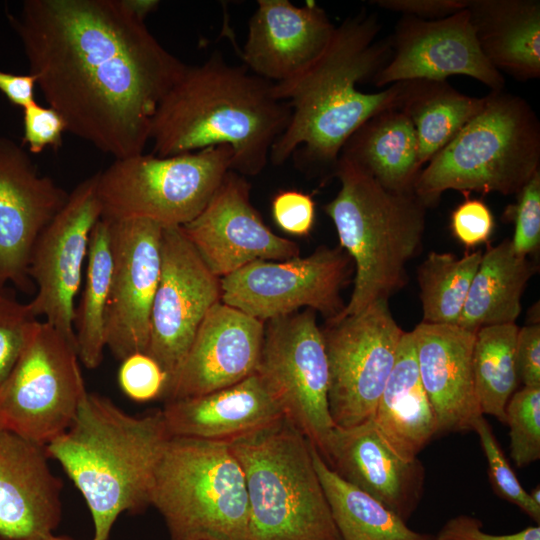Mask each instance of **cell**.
Segmentation results:
<instances>
[{
  "label": "cell",
  "mask_w": 540,
  "mask_h": 540,
  "mask_svg": "<svg viewBox=\"0 0 540 540\" xmlns=\"http://www.w3.org/2000/svg\"><path fill=\"white\" fill-rule=\"evenodd\" d=\"M8 21L66 131L115 159L143 153L186 64L122 0H25Z\"/></svg>",
  "instance_id": "obj_1"
},
{
  "label": "cell",
  "mask_w": 540,
  "mask_h": 540,
  "mask_svg": "<svg viewBox=\"0 0 540 540\" xmlns=\"http://www.w3.org/2000/svg\"><path fill=\"white\" fill-rule=\"evenodd\" d=\"M375 13L362 8L335 26L323 52L291 78L273 83L276 98L291 115L273 144L269 161L279 166L290 158L314 175H334L342 147L374 115L397 108L400 83L365 93L358 84L371 82L391 57L390 39H379Z\"/></svg>",
  "instance_id": "obj_2"
},
{
  "label": "cell",
  "mask_w": 540,
  "mask_h": 540,
  "mask_svg": "<svg viewBox=\"0 0 540 540\" xmlns=\"http://www.w3.org/2000/svg\"><path fill=\"white\" fill-rule=\"evenodd\" d=\"M290 115L272 82L229 64L216 51L201 64L187 65L159 103L149 132L151 154L168 157L226 145L233 153L231 171L254 176L267 165Z\"/></svg>",
  "instance_id": "obj_3"
},
{
  "label": "cell",
  "mask_w": 540,
  "mask_h": 540,
  "mask_svg": "<svg viewBox=\"0 0 540 540\" xmlns=\"http://www.w3.org/2000/svg\"><path fill=\"white\" fill-rule=\"evenodd\" d=\"M170 438L161 410L134 416L86 392L69 428L45 446L83 496L92 540H108L124 512L150 505L153 474Z\"/></svg>",
  "instance_id": "obj_4"
},
{
  "label": "cell",
  "mask_w": 540,
  "mask_h": 540,
  "mask_svg": "<svg viewBox=\"0 0 540 540\" xmlns=\"http://www.w3.org/2000/svg\"><path fill=\"white\" fill-rule=\"evenodd\" d=\"M334 176L340 189L324 211L355 265L353 291L339 319L388 301L406 284V264L421 247L427 207L414 193L384 188L344 158L338 159Z\"/></svg>",
  "instance_id": "obj_5"
},
{
  "label": "cell",
  "mask_w": 540,
  "mask_h": 540,
  "mask_svg": "<svg viewBox=\"0 0 540 540\" xmlns=\"http://www.w3.org/2000/svg\"><path fill=\"white\" fill-rule=\"evenodd\" d=\"M228 443L246 481V540H342L311 444L287 417Z\"/></svg>",
  "instance_id": "obj_6"
},
{
  "label": "cell",
  "mask_w": 540,
  "mask_h": 540,
  "mask_svg": "<svg viewBox=\"0 0 540 540\" xmlns=\"http://www.w3.org/2000/svg\"><path fill=\"white\" fill-rule=\"evenodd\" d=\"M539 170L537 114L524 98L491 91L480 112L422 168L414 194L426 207L447 190L466 197L517 194Z\"/></svg>",
  "instance_id": "obj_7"
},
{
  "label": "cell",
  "mask_w": 540,
  "mask_h": 540,
  "mask_svg": "<svg viewBox=\"0 0 540 540\" xmlns=\"http://www.w3.org/2000/svg\"><path fill=\"white\" fill-rule=\"evenodd\" d=\"M149 503L170 540H246L249 503L242 466L227 441L170 437Z\"/></svg>",
  "instance_id": "obj_8"
},
{
  "label": "cell",
  "mask_w": 540,
  "mask_h": 540,
  "mask_svg": "<svg viewBox=\"0 0 540 540\" xmlns=\"http://www.w3.org/2000/svg\"><path fill=\"white\" fill-rule=\"evenodd\" d=\"M226 145L168 157L138 154L115 159L98 172L101 218L152 220L182 227L197 217L231 170Z\"/></svg>",
  "instance_id": "obj_9"
},
{
  "label": "cell",
  "mask_w": 540,
  "mask_h": 540,
  "mask_svg": "<svg viewBox=\"0 0 540 540\" xmlns=\"http://www.w3.org/2000/svg\"><path fill=\"white\" fill-rule=\"evenodd\" d=\"M86 392L75 342L37 319L0 386V429L46 446L69 428Z\"/></svg>",
  "instance_id": "obj_10"
},
{
  "label": "cell",
  "mask_w": 540,
  "mask_h": 540,
  "mask_svg": "<svg viewBox=\"0 0 540 540\" xmlns=\"http://www.w3.org/2000/svg\"><path fill=\"white\" fill-rule=\"evenodd\" d=\"M329 369L328 405L335 426L350 427L373 417L405 331L387 300L321 328Z\"/></svg>",
  "instance_id": "obj_11"
},
{
  "label": "cell",
  "mask_w": 540,
  "mask_h": 540,
  "mask_svg": "<svg viewBox=\"0 0 540 540\" xmlns=\"http://www.w3.org/2000/svg\"><path fill=\"white\" fill-rule=\"evenodd\" d=\"M256 372L278 399L284 416L321 452L335 425L328 405L327 355L314 310L265 322Z\"/></svg>",
  "instance_id": "obj_12"
},
{
  "label": "cell",
  "mask_w": 540,
  "mask_h": 540,
  "mask_svg": "<svg viewBox=\"0 0 540 540\" xmlns=\"http://www.w3.org/2000/svg\"><path fill=\"white\" fill-rule=\"evenodd\" d=\"M351 261L341 247L325 246L303 258L257 260L220 278L221 302L262 322L302 307L333 320L346 305L340 291Z\"/></svg>",
  "instance_id": "obj_13"
},
{
  "label": "cell",
  "mask_w": 540,
  "mask_h": 540,
  "mask_svg": "<svg viewBox=\"0 0 540 540\" xmlns=\"http://www.w3.org/2000/svg\"><path fill=\"white\" fill-rule=\"evenodd\" d=\"M98 172L81 181L59 212L38 236L29 260L28 276L37 293L29 302L37 318L75 342V299L82 284L90 235L101 219Z\"/></svg>",
  "instance_id": "obj_14"
},
{
  "label": "cell",
  "mask_w": 540,
  "mask_h": 540,
  "mask_svg": "<svg viewBox=\"0 0 540 540\" xmlns=\"http://www.w3.org/2000/svg\"><path fill=\"white\" fill-rule=\"evenodd\" d=\"M220 301V278L207 267L181 227H163L161 273L146 353L160 365L167 380L183 361L209 309Z\"/></svg>",
  "instance_id": "obj_15"
},
{
  "label": "cell",
  "mask_w": 540,
  "mask_h": 540,
  "mask_svg": "<svg viewBox=\"0 0 540 540\" xmlns=\"http://www.w3.org/2000/svg\"><path fill=\"white\" fill-rule=\"evenodd\" d=\"M107 221V220H106ZM112 274L106 348L118 360L147 351L154 296L161 273L163 226L143 218L107 221Z\"/></svg>",
  "instance_id": "obj_16"
},
{
  "label": "cell",
  "mask_w": 540,
  "mask_h": 540,
  "mask_svg": "<svg viewBox=\"0 0 540 540\" xmlns=\"http://www.w3.org/2000/svg\"><path fill=\"white\" fill-rule=\"evenodd\" d=\"M391 57L374 77L376 87L415 80H447L462 75L491 91L505 88V78L485 57L467 9L425 20L402 16L389 37Z\"/></svg>",
  "instance_id": "obj_17"
},
{
  "label": "cell",
  "mask_w": 540,
  "mask_h": 540,
  "mask_svg": "<svg viewBox=\"0 0 540 540\" xmlns=\"http://www.w3.org/2000/svg\"><path fill=\"white\" fill-rule=\"evenodd\" d=\"M181 229L219 278L257 260L282 261L300 253L295 242L267 227L251 204L250 184L231 170L202 212Z\"/></svg>",
  "instance_id": "obj_18"
},
{
  "label": "cell",
  "mask_w": 540,
  "mask_h": 540,
  "mask_svg": "<svg viewBox=\"0 0 540 540\" xmlns=\"http://www.w3.org/2000/svg\"><path fill=\"white\" fill-rule=\"evenodd\" d=\"M68 195L52 178L39 174L26 150L0 137V290L8 283L31 289L33 246Z\"/></svg>",
  "instance_id": "obj_19"
},
{
  "label": "cell",
  "mask_w": 540,
  "mask_h": 540,
  "mask_svg": "<svg viewBox=\"0 0 540 540\" xmlns=\"http://www.w3.org/2000/svg\"><path fill=\"white\" fill-rule=\"evenodd\" d=\"M265 322L218 302L201 324L160 398L165 402L234 385L257 370Z\"/></svg>",
  "instance_id": "obj_20"
},
{
  "label": "cell",
  "mask_w": 540,
  "mask_h": 540,
  "mask_svg": "<svg viewBox=\"0 0 540 540\" xmlns=\"http://www.w3.org/2000/svg\"><path fill=\"white\" fill-rule=\"evenodd\" d=\"M319 453L337 475L404 522L416 510L424 490L425 468L418 458L397 454L372 419L350 427L335 426Z\"/></svg>",
  "instance_id": "obj_21"
},
{
  "label": "cell",
  "mask_w": 540,
  "mask_h": 540,
  "mask_svg": "<svg viewBox=\"0 0 540 540\" xmlns=\"http://www.w3.org/2000/svg\"><path fill=\"white\" fill-rule=\"evenodd\" d=\"M45 446L0 429V540H36L62 518L63 483Z\"/></svg>",
  "instance_id": "obj_22"
},
{
  "label": "cell",
  "mask_w": 540,
  "mask_h": 540,
  "mask_svg": "<svg viewBox=\"0 0 540 540\" xmlns=\"http://www.w3.org/2000/svg\"><path fill=\"white\" fill-rule=\"evenodd\" d=\"M335 26L313 2L258 0L240 55L256 76L278 83L310 65L326 48Z\"/></svg>",
  "instance_id": "obj_23"
},
{
  "label": "cell",
  "mask_w": 540,
  "mask_h": 540,
  "mask_svg": "<svg viewBox=\"0 0 540 540\" xmlns=\"http://www.w3.org/2000/svg\"><path fill=\"white\" fill-rule=\"evenodd\" d=\"M476 332L426 322L412 331L420 379L437 419V436L471 431L483 416L472 369Z\"/></svg>",
  "instance_id": "obj_24"
},
{
  "label": "cell",
  "mask_w": 540,
  "mask_h": 540,
  "mask_svg": "<svg viewBox=\"0 0 540 540\" xmlns=\"http://www.w3.org/2000/svg\"><path fill=\"white\" fill-rule=\"evenodd\" d=\"M161 411L170 437L227 442L284 416L278 399L257 372L207 394L165 402Z\"/></svg>",
  "instance_id": "obj_25"
},
{
  "label": "cell",
  "mask_w": 540,
  "mask_h": 540,
  "mask_svg": "<svg viewBox=\"0 0 540 540\" xmlns=\"http://www.w3.org/2000/svg\"><path fill=\"white\" fill-rule=\"evenodd\" d=\"M371 419L386 442L405 459L417 458L437 436V419L420 379L412 331L401 337Z\"/></svg>",
  "instance_id": "obj_26"
},
{
  "label": "cell",
  "mask_w": 540,
  "mask_h": 540,
  "mask_svg": "<svg viewBox=\"0 0 540 540\" xmlns=\"http://www.w3.org/2000/svg\"><path fill=\"white\" fill-rule=\"evenodd\" d=\"M467 10L483 54L500 73L540 77L539 0H469Z\"/></svg>",
  "instance_id": "obj_27"
},
{
  "label": "cell",
  "mask_w": 540,
  "mask_h": 540,
  "mask_svg": "<svg viewBox=\"0 0 540 540\" xmlns=\"http://www.w3.org/2000/svg\"><path fill=\"white\" fill-rule=\"evenodd\" d=\"M339 158L398 193H414L423 168L414 127L398 108L384 110L364 122L346 141Z\"/></svg>",
  "instance_id": "obj_28"
},
{
  "label": "cell",
  "mask_w": 540,
  "mask_h": 540,
  "mask_svg": "<svg viewBox=\"0 0 540 540\" xmlns=\"http://www.w3.org/2000/svg\"><path fill=\"white\" fill-rule=\"evenodd\" d=\"M536 270L527 256L514 252L508 239L489 247L472 279L457 325L478 331L484 326L515 323L522 294Z\"/></svg>",
  "instance_id": "obj_29"
},
{
  "label": "cell",
  "mask_w": 540,
  "mask_h": 540,
  "mask_svg": "<svg viewBox=\"0 0 540 540\" xmlns=\"http://www.w3.org/2000/svg\"><path fill=\"white\" fill-rule=\"evenodd\" d=\"M400 83V109L411 121L424 167L483 108L484 97H471L447 80L415 79Z\"/></svg>",
  "instance_id": "obj_30"
},
{
  "label": "cell",
  "mask_w": 540,
  "mask_h": 540,
  "mask_svg": "<svg viewBox=\"0 0 540 540\" xmlns=\"http://www.w3.org/2000/svg\"><path fill=\"white\" fill-rule=\"evenodd\" d=\"M311 455L342 540H433L430 534L409 528L380 501L342 479L312 444Z\"/></svg>",
  "instance_id": "obj_31"
},
{
  "label": "cell",
  "mask_w": 540,
  "mask_h": 540,
  "mask_svg": "<svg viewBox=\"0 0 540 540\" xmlns=\"http://www.w3.org/2000/svg\"><path fill=\"white\" fill-rule=\"evenodd\" d=\"M84 287L75 307L74 331L79 361L97 368L106 348L105 325L112 274L109 224L99 219L90 235Z\"/></svg>",
  "instance_id": "obj_32"
},
{
  "label": "cell",
  "mask_w": 540,
  "mask_h": 540,
  "mask_svg": "<svg viewBox=\"0 0 540 540\" xmlns=\"http://www.w3.org/2000/svg\"><path fill=\"white\" fill-rule=\"evenodd\" d=\"M515 323L484 326L476 332L472 369L481 414L506 422V405L516 391Z\"/></svg>",
  "instance_id": "obj_33"
},
{
  "label": "cell",
  "mask_w": 540,
  "mask_h": 540,
  "mask_svg": "<svg viewBox=\"0 0 540 540\" xmlns=\"http://www.w3.org/2000/svg\"><path fill=\"white\" fill-rule=\"evenodd\" d=\"M482 255L481 250L461 258L435 251L427 255L417 272L422 322L457 325Z\"/></svg>",
  "instance_id": "obj_34"
},
{
  "label": "cell",
  "mask_w": 540,
  "mask_h": 540,
  "mask_svg": "<svg viewBox=\"0 0 540 540\" xmlns=\"http://www.w3.org/2000/svg\"><path fill=\"white\" fill-rule=\"evenodd\" d=\"M510 457L517 467L540 458V388L523 387L515 391L506 405Z\"/></svg>",
  "instance_id": "obj_35"
},
{
  "label": "cell",
  "mask_w": 540,
  "mask_h": 540,
  "mask_svg": "<svg viewBox=\"0 0 540 540\" xmlns=\"http://www.w3.org/2000/svg\"><path fill=\"white\" fill-rule=\"evenodd\" d=\"M472 430L478 435L487 460L489 481L495 493L516 505L539 525L540 505L531 499L529 493L520 484L484 416H480L474 422Z\"/></svg>",
  "instance_id": "obj_36"
},
{
  "label": "cell",
  "mask_w": 540,
  "mask_h": 540,
  "mask_svg": "<svg viewBox=\"0 0 540 540\" xmlns=\"http://www.w3.org/2000/svg\"><path fill=\"white\" fill-rule=\"evenodd\" d=\"M36 320L28 303L0 290V386L17 363Z\"/></svg>",
  "instance_id": "obj_37"
},
{
  "label": "cell",
  "mask_w": 540,
  "mask_h": 540,
  "mask_svg": "<svg viewBox=\"0 0 540 540\" xmlns=\"http://www.w3.org/2000/svg\"><path fill=\"white\" fill-rule=\"evenodd\" d=\"M516 195V203L505 212L515 225L510 242L516 254L528 257L540 245V170Z\"/></svg>",
  "instance_id": "obj_38"
},
{
  "label": "cell",
  "mask_w": 540,
  "mask_h": 540,
  "mask_svg": "<svg viewBox=\"0 0 540 540\" xmlns=\"http://www.w3.org/2000/svg\"><path fill=\"white\" fill-rule=\"evenodd\" d=\"M167 376L147 353L137 352L121 361L118 383L123 393L133 401L147 402L160 398Z\"/></svg>",
  "instance_id": "obj_39"
},
{
  "label": "cell",
  "mask_w": 540,
  "mask_h": 540,
  "mask_svg": "<svg viewBox=\"0 0 540 540\" xmlns=\"http://www.w3.org/2000/svg\"><path fill=\"white\" fill-rule=\"evenodd\" d=\"M64 131L63 118L51 107L34 102L23 108V142L30 153L61 147Z\"/></svg>",
  "instance_id": "obj_40"
},
{
  "label": "cell",
  "mask_w": 540,
  "mask_h": 540,
  "mask_svg": "<svg viewBox=\"0 0 540 540\" xmlns=\"http://www.w3.org/2000/svg\"><path fill=\"white\" fill-rule=\"evenodd\" d=\"M275 224L284 232L305 237L315 221V202L311 195L297 190L279 191L271 202Z\"/></svg>",
  "instance_id": "obj_41"
},
{
  "label": "cell",
  "mask_w": 540,
  "mask_h": 540,
  "mask_svg": "<svg viewBox=\"0 0 540 540\" xmlns=\"http://www.w3.org/2000/svg\"><path fill=\"white\" fill-rule=\"evenodd\" d=\"M494 225L490 208L480 199L467 197L452 211L450 217L453 236L468 248L487 242Z\"/></svg>",
  "instance_id": "obj_42"
},
{
  "label": "cell",
  "mask_w": 540,
  "mask_h": 540,
  "mask_svg": "<svg viewBox=\"0 0 540 540\" xmlns=\"http://www.w3.org/2000/svg\"><path fill=\"white\" fill-rule=\"evenodd\" d=\"M482 527L480 519L464 514L458 515L447 520L433 540H540L539 525L502 535L486 533Z\"/></svg>",
  "instance_id": "obj_43"
},
{
  "label": "cell",
  "mask_w": 540,
  "mask_h": 540,
  "mask_svg": "<svg viewBox=\"0 0 540 540\" xmlns=\"http://www.w3.org/2000/svg\"><path fill=\"white\" fill-rule=\"evenodd\" d=\"M518 382L523 387L540 388V325L519 328L515 345Z\"/></svg>",
  "instance_id": "obj_44"
},
{
  "label": "cell",
  "mask_w": 540,
  "mask_h": 540,
  "mask_svg": "<svg viewBox=\"0 0 540 540\" xmlns=\"http://www.w3.org/2000/svg\"><path fill=\"white\" fill-rule=\"evenodd\" d=\"M372 3L402 16L435 20L467 9L469 0H374Z\"/></svg>",
  "instance_id": "obj_45"
},
{
  "label": "cell",
  "mask_w": 540,
  "mask_h": 540,
  "mask_svg": "<svg viewBox=\"0 0 540 540\" xmlns=\"http://www.w3.org/2000/svg\"><path fill=\"white\" fill-rule=\"evenodd\" d=\"M35 86L36 79L30 73L21 75L0 70V92L15 106L23 109L36 102Z\"/></svg>",
  "instance_id": "obj_46"
},
{
  "label": "cell",
  "mask_w": 540,
  "mask_h": 540,
  "mask_svg": "<svg viewBox=\"0 0 540 540\" xmlns=\"http://www.w3.org/2000/svg\"><path fill=\"white\" fill-rule=\"evenodd\" d=\"M122 3L132 15L144 22L160 4L158 0H122Z\"/></svg>",
  "instance_id": "obj_47"
},
{
  "label": "cell",
  "mask_w": 540,
  "mask_h": 540,
  "mask_svg": "<svg viewBox=\"0 0 540 540\" xmlns=\"http://www.w3.org/2000/svg\"><path fill=\"white\" fill-rule=\"evenodd\" d=\"M531 499L538 505H540V487L539 485L535 486L531 492H529Z\"/></svg>",
  "instance_id": "obj_48"
},
{
  "label": "cell",
  "mask_w": 540,
  "mask_h": 540,
  "mask_svg": "<svg viewBox=\"0 0 540 540\" xmlns=\"http://www.w3.org/2000/svg\"><path fill=\"white\" fill-rule=\"evenodd\" d=\"M36 540H75V539H72V538L66 537V536H55L54 534H50L48 536H45L43 538H39V539H36Z\"/></svg>",
  "instance_id": "obj_49"
}]
</instances>
